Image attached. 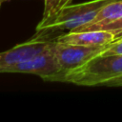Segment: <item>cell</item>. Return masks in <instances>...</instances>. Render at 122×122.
I'll return each instance as SVG.
<instances>
[{
	"label": "cell",
	"instance_id": "3957f363",
	"mask_svg": "<svg viewBox=\"0 0 122 122\" xmlns=\"http://www.w3.org/2000/svg\"><path fill=\"white\" fill-rule=\"evenodd\" d=\"M55 42L31 59L10 65H0V73H31L48 81L51 76L60 71V67L54 52Z\"/></svg>",
	"mask_w": 122,
	"mask_h": 122
},
{
	"label": "cell",
	"instance_id": "5bb4252c",
	"mask_svg": "<svg viewBox=\"0 0 122 122\" xmlns=\"http://www.w3.org/2000/svg\"><path fill=\"white\" fill-rule=\"evenodd\" d=\"M0 6H1V5H0Z\"/></svg>",
	"mask_w": 122,
	"mask_h": 122
},
{
	"label": "cell",
	"instance_id": "52a82bcc",
	"mask_svg": "<svg viewBox=\"0 0 122 122\" xmlns=\"http://www.w3.org/2000/svg\"><path fill=\"white\" fill-rule=\"evenodd\" d=\"M72 0H44L43 15L36 27V31L42 30L49 24H51L59 12L71 3Z\"/></svg>",
	"mask_w": 122,
	"mask_h": 122
},
{
	"label": "cell",
	"instance_id": "7c38bea8",
	"mask_svg": "<svg viewBox=\"0 0 122 122\" xmlns=\"http://www.w3.org/2000/svg\"><path fill=\"white\" fill-rule=\"evenodd\" d=\"M7 1H10V0H0V5H2L4 2H7Z\"/></svg>",
	"mask_w": 122,
	"mask_h": 122
},
{
	"label": "cell",
	"instance_id": "7a4b0ae2",
	"mask_svg": "<svg viewBox=\"0 0 122 122\" xmlns=\"http://www.w3.org/2000/svg\"><path fill=\"white\" fill-rule=\"evenodd\" d=\"M115 0H91L84 3L70 4L65 7L56 18L48 26L37 31L58 32L73 30L92 22L97 13L109 3Z\"/></svg>",
	"mask_w": 122,
	"mask_h": 122
},
{
	"label": "cell",
	"instance_id": "5b68a950",
	"mask_svg": "<svg viewBox=\"0 0 122 122\" xmlns=\"http://www.w3.org/2000/svg\"><path fill=\"white\" fill-rule=\"evenodd\" d=\"M58 35L57 32L35 31L34 35L26 42L0 52V65H10L35 57L51 46Z\"/></svg>",
	"mask_w": 122,
	"mask_h": 122
},
{
	"label": "cell",
	"instance_id": "9c48e42d",
	"mask_svg": "<svg viewBox=\"0 0 122 122\" xmlns=\"http://www.w3.org/2000/svg\"><path fill=\"white\" fill-rule=\"evenodd\" d=\"M122 16V0H115L107 4L89 24L107 22ZM87 25V24H86Z\"/></svg>",
	"mask_w": 122,
	"mask_h": 122
},
{
	"label": "cell",
	"instance_id": "30bf717a",
	"mask_svg": "<svg viewBox=\"0 0 122 122\" xmlns=\"http://www.w3.org/2000/svg\"><path fill=\"white\" fill-rule=\"evenodd\" d=\"M103 55H121L122 54V38H118L111 44L107 45L103 51L100 53Z\"/></svg>",
	"mask_w": 122,
	"mask_h": 122
},
{
	"label": "cell",
	"instance_id": "ba28073f",
	"mask_svg": "<svg viewBox=\"0 0 122 122\" xmlns=\"http://www.w3.org/2000/svg\"><path fill=\"white\" fill-rule=\"evenodd\" d=\"M83 30H106L113 33L116 39H118L122 36V16L107 22L87 24L71 31H83Z\"/></svg>",
	"mask_w": 122,
	"mask_h": 122
},
{
	"label": "cell",
	"instance_id": "8fae6325",
	"mask_svg": "<svg viewBox=\"0 0 122 122\" xmlns=\"http://www.w3.org/2000/svg\"><path fill=\"white\" fill-rule=\"evenodd\" d=\"M104 86H108V87H122V75L120 76H116L109 81H107Z\"/></svg>",
	"mask_w": 122,
	"mask_h": 122
},
{
	"label": "cell",
	"instance_id": "277c9868",
	"mask_svg": "<svg viewBox=\"0 0 122 122\" xmlns=\"http://www.w3.org/2000/svg\"><path fill=\"white\" fill-rule=\"evenodd\" d=\"M106 46L87 47L59 43L56 41L54 44V52L60 67V71L51 76L48 81L55 82L56 79L62 74L82 66L92 58L99 55Z\"/></svg>",
	"mask_w": 122,
	"mask_h": 122
},
{
	"label": "cell",
	"instance_id": "4fadbf2b",
	"mask_svg": "<svg viewBox=\"0 0 122 122\" xmlns=\"http://www.w3.org/2000/svg\"><path fill=\"white\" fill-rule=\"evenodd\" d=\"M120 38H122V36H121V37H120Z\"/></svg>",
	"mask_w": 122,
	"mask_h": 122
},
{
	"label": "cell",
	"instance_id": "6da1fadb",
	"mask_svg": "<svg viewBox=\"0 0 122 122\" xmlns=\"http://www.w3.org/2000/svg\"><path fill=\"white\" fill-rule=\"evenodd\" d=\"M120 75H122V54H99L82 66L62 74L55 82L88 87L104 86L107 81Z\"/></svg>",
	"mask_w": 122,
	"mask_h": 122
},
{
	"label": "cell",
	"instance_id": "8992f818",
	"mask_svg": "<svg viewBox=\"0 0 122 122\" xmlns=\"http://www.w3.org/2000/svg\"><path fill=\"white\" fill-rule=\"evenodd\" d=\"M115 40V35L106 30L68 31L59 34L56 38V41L59 43L80 45L87 47L106 46Z\"/></svg>",
	"mask_w": 122,
	"mask_h": 122
}]
</instances>
